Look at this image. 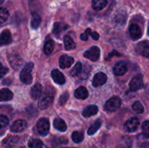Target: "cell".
Segmentation results:
<instances>
[{
	"label": "cell",
	"mask_w": 149,
	"mask_h": 148,
	"mask_svg": "<svg viewBox=\"0 0 149 148\" xmlns=\"http://www.w3.org/2000/svg\"><path fill=\"white\" fill-rule=\"evenodd\" d=\"M68 98H69V94H68V92L65 91V92H64L63 94L59 98L60 105H63V104H65V103L67 102V100H68Z\"/></svg>",
	"instance_id": "d590c367"
},
{
	"label": "cell",
	"mask_w": 149,
	"mask_h": 148,
	"mask_svg": "<svg viewBox=\"0 0 149 148\" xmlns=\"http://www.w3.org/2000/svg\"><path fill=\"white\" fill-rule=\"evenodd\" d=\"M68 28V26L67 25L64 24V23H60V22H56V23L54 24L53 26V33L56 36L58 35H60L61 33V32H63V30H66Z\"/></svg>",
	"instance_id": "cb8c5ba5"
},
{
	"label": "cell",
	"mask_w": 149,
	"mask_h": 148,
	"mask_svg": "<svg viewBox=\"0 0 149 148\" xmlns=\"http://www.w3.org/2000/svg\"><path fill=\"white\" fill-rule=\"evenodd\" d=\"M143 87V75L138 74L132 78L130 82V89L132 91H136Z\"/></svg>",
	"instance_id": "277c9868"
},
{
	"label": "cell",
	"mask_w": 149,
	"mask_h": 148,
	"mask_svg": "<svg viewBox=\"0 0 149 148\" xmlns=\"http://www.w3.org/2000/svg\"><path fill=\"white\" fill-rule=\"evenodd\" d=\"M29 148H49L39 139H32L29 142Z\"/></svg>",
	"instance_id": "d4e9b609"
},
{
	"label": "cell",
	"mask_w": 149,
	"mask_h": 148,
	"mask_svg": "<svg viewBox=\"0 0 149 148\" xmlns=\"http://www.w3.org/2000/svg\"><path fill=\"white\" fill-rule=\"evenodd\" d=\"M8 68L4 67L1 63H0V78H3L8 73Z\"/></svg>",
	"instance_id": "74e56055"
},
{
	"label": "cell",
	"mask_w": 149,
	"mask_h": 148,
	"mask_svg": "<svg viewBox=\"0 0 149 148\" xmlns=\"http://www.w3.org/2000/svg\"><path fill=\"white\" fill-rule=\"evenodd\" d=\"M33 62H29L26 64L23 68L20 74V79L23 84H30L33 81V77L31 75V71L33 69Z\"/></svg>",
	"instance_id": "7a4b0ae2"
},
{
	"label": "cell",
	"mask_w": 149,
	"mask_h": 148,
	"mask_svg": "<svg viewBox=\"0 0 149 148\" xmlns=\"http://www.w3.org/2000/svg\"><path fill=\"white\" fill-rule=\"evenodd\" d=\"M9 15V11L7 9L0 7V26L8 19Z\"/></svg>",
	"instance_id": "f546056e"
},
{
	"label": "cell",
	"mask_w": 149,
	"mask_h": 148,
	"mask_svg": "<svg viewBox=\"0 0 149 148\" xmlns=\"http://www.w3.org/2000/svg\"><path fill=\"white\" fill-rule=\"evenodd\" d=\"M20 148H25V147H20Z\"/></svg>",
	"instance_id": "ee69618b"
},
{
	"label": "cell",
	"mask_w": 149,
	"mask_h": 148,
	"mask_svg": "<svg viewBox=\"0 0 149 148\" xmlns=\"http://www.w3.org/2000/svg\"><path fill=\"white\" fill-rule=\"evenodd\" d=\"M88 91H87V88L84 86H79L74 91V96L77 99H79V100H84L88 97Z\"/></svg>",
	"instance_id": "d6986e66"
},
{
	"label": "cell",
	"mask_w": 149,
	"mask_h": 148,
	"mask_svg": "<svg viewBox=\"0 0 149 148\" xmlns=\"http://www.w3.org/2000/svg\"><path fill=\"white\" fill-rule=\"evenodd\" d=\"M41 22H42V18L40 16L36 13L33 14L31 19V26L32 28L33 29H37L39 26H40Z\"/></svg>",
	"instance_id": "4316f807"
},
{
	"label": "cell",
	"mask_w": 149,
	"mask_h": 148,
	"mask_svg": "<svg viewBox=\"0 0 149 148\" xmlns=\"http://www.w3.org/2000/svg\"><path fill=\"white\" fill-rule=\"evenodd\" d=\"M142 131L144 137L146 139H149V121L146 120L142 124Z\"/></svg>",
	"instance_id": "d6a6232c"
},
{
	"label": "cell",
	"mask_w": 149,
	"mask_h": 148,
	"mask_svg": "<svg viewBox=\"0 0 149 148\" xmlns=\"http://www.w3.org/2000/svg\"><path fill=\"white\" fill-rule=\"evenodd\" d=\"M100 55V48L97 46H92L90 49L86 51L84 53V56L87 59L93 61V62H96L99 59Z\"/></svg>",
	"instance_id": "8992f818"
},
{
	"label": "cell",
	"mask_w": 149,
	"mask_h": 148,
	"mask_svg": "<svg viewBox=\"0 0 149 148\" xmlns=\"http://www.w3.org/2000/svg\"><path fill=\"white\" fill-rule=\"evenodd\" d=\"M8 60L12 68L15 70L19 69L23 64V59L17 53L10 54L8 57Z\"/></svg>",
	"instance_id": "52a82bcc"
},
{
	"label": "cell",
	"mask_w": 149,
	"mask_h": 148,
	"mask_svg": "<svg viewBox=\"0 0 149 148\" xmlns=\"http://www.w3.org/2000/svg\"><path fill=\"white\" fill-rule=\"evenodd\" d=\"M136 51L143 57L149 58V41H143L138 43L136 46Z\"/></svg>",
	"instance_id": "ba28073f"
},
{
	"label": "cell",
	"mask_w": 149,
	"mask_h": 148,
	"mask_svg": "<svg viewBox=\"0 0 149 148\" xmlns=\"http://www.w3.org/2000/svg\"><path fill=\"white\" fill-rule=\"evenodd\" d=\"M132 109L137 113H143L144 111L143 106L142 105V104L139 101H137L135 103H133V104H132Z\"/></svg>",
	"instance_id": "836d02e7"
},
{
	"label": "cell",
	"mask_w": 149,
	"mask_h": 148,
	"mask_svg": "<svg viewBox=\"0 0 149 148\" xmlns=\"http://www.w3.org/2000/svg\"><path fill=\"white\" fill-rule=\"evenodd\" d=\"M91 148H96V147H91Z\"/></svg>",
	"instance_id": "7bdbcfd3"
},
{
	"label": "cell",
	"mask_w": 149,
	"mask_h": 148,
	"mask_svg": "<svg viewBox=\"0 0 149 148\" xmlns=\"http://www.w3.org/2000/svg\"><path fill=\"white\" fill-rule=\"evenodd\" d=\"M71 138H72V140L74 141V142L80 143L84 139V133L82 132L74 131L72 133V136H71Z\"/></svg>",
	"instance_id": "4dcf8cb0"
},
{
	"label": "cell",
	"mask_w": 149,
	"mask_h": 148,
	"mask_svg": "<svg viewBox=\"0 0 149 148\" xmlns=\"http://www.w3.org/2000/svg\"><path fill=\"white\" fill-rule=\"evenodd\" d=\"M98 112V107L96 105H89L83 110L82 115L84 117L89 118L96 115Z\"/></svg>",
	"instance_id": "ffe728a7"
},
{
	"label": "cell",
	"mask_w": 149,
	"mask_h": 148,
	"mask_svg": "<svg viewBox=\"0 0 149 148\" xmlns=\"http://www.w3.org/2000/svg\"><path fill=\"white\" fill-rule=\"evenodd\" d=\"M101 120H97L93 125H91L89 129L87 130V133L89 135H93L94 133H95L97 132V131L100 129V127L101 126Z\"/></svg>",
	"instance_id": "83f0119b"
},
{
	"label": "cell",
	"mask_w": 149,
	"mask_h": 148,
	"mask_svg": "<svg viewBox=\"0 0 149 148\" xmlns=\"http://www.w3.org/2000/svg\"><path fill=\"white\" fill-rule=\"evenodd\" d=\"M113 73L117 76L125 75L127 71V65L124 62H119L115 65L113 69Z\"/></svg>",
	"instance_id": "4fadbf2b"
},
{
	"label": "cell",
	"mask_w": 149,
	"mask_h": 148,
	"mask_svg": "<svg viewBox=\"0 0 149 148\" xmlns=\"http://www.w3.org/2000/svg\"><path fill=\"white\" fill-rule=\"evenodd\" d=\"M4 0H0V4H2V3L4 2Z\"/></svg>",
	"instance_id": "60d3db41"
},
{
	"label": "cell",
	"mask_w": 149,
	"mask_h": 148,
	"mask_svg": "<svg viewBox=\"0 0 149 148\" xmlns=\"http://www.w3.org/2000/svg\"><path fill=\"white\" fill-rule=\"evenodd\" d=\"M107 75L104 73H97L95 75L93 80V86L95 87H98L103 85L107 81Z\"/></svg>",
	"instance_id": "8fae6325"
},
{
	"label": "cell",
	"mask_w": 149,
	"mask_h": 148,
	"mask_svg": "<svg viewBox=\"0 0 149 148\" xmlns=\"http://www.w3.org/2000/svg\"><path fill=\"white\" fill-rule=\"evenodd\" d=\"M140 148H149V142L143 143L142 145H141V147Z\"/></svg>",
	"instance_id": "ab89813d"
},
{
	"label": "cell",
	"mask_w": 149,
	"mask_h": 148,
	"mask_svg": "<svg viewBox=\"0 0 149 148\" xmlns=\"http://www.w3.org/2000/svg\"><path fill=\"white\" fill-rule=\"evenodd\" d=\"M13 98V91H10L9 89L4 88L0 90V101L7 102L10 101Z\"/></svg>",
	"instance_id": "e0dca14e"
},
{
	"label": "cell",
	"mask_w": 149,
	"mask_h": 148,
	"mask_svg": "<svg viewBox=\"0 0 149 148\" xmlns=\"http://www.w3.org/2000/svg\"><path fill=\"white\" fill-rule=\"evenodd\" d=\"M49 126H50V125H49V120L46 118H42L38 120L36 129H37L39 134L45 136L49 133Z\"/></svg>",
	"instance_id": "5b68a950"
},
{
	"label": "cell",
	"mask_w": 149,
	"mask_h": 148,
	"mask_svg": "<svg viewBox=\"0 0 149 148\" xmlns=\"http://www.w3.org/2000/svg\"><path fill=\"white\" fill-rule=\"evenodd\" d=\"M129 32L130 37L133 40H138L142 36V31L139 26L137 24H132L129 28Z\"/></svg>",
	"instance_id": "5bb4252c"
},
{
	"label": "cell",
	"mask_w": 149,
	"mask_h": 148,
	"mask_svg": "<svg viewBox=\"0 0 149 148\" xmlns=\"http://www.w3.org/2000/svg\"><path fill=\"white\" fill-rule=\"evenodd\" d=\"M64 46L66 50H71L76 48V44L70 36H65L63 39Z\"/></svg>",
	"instance_id": "484cf974"
},
{
	"label": "cell",
	"mask_w": 149,
	"mask_h": 148,
	"mask_svg": "<svg viewBox=\"0 0 149 148\" xmlns=\"http://www.w3.org/2000/svg\"><path fill=\"white\" fill-rule=\"evenodd\" d=\"M42 93V86L40 84H36L30 91V95L33 100H36L40 97Z\"/></svg>",
	"instance_id": "ac0fdd59"
},
{
	"label": "cell",
	"mask_w": 149,
	"mask_h": 148,
	"mask_svg": "<svg viewBox=\"0 0 149 148\" xmlns=\"http://www.w3.org/2000/svg\"><path fill=\"white\" fill-rule=\"evenodd\" d=\"M9 118L4 115H0V129L7 127L9 125Z\"/></svg>",
	"instance_id": "e575fe53"
},
{
	"label": "cell",
	"mask_w": 149,
	"mask_h": 148,
	"mask_svg": "<svg viewBox=\"0 0 149 148\" xmlns=\"http://www.w3.org/2000/svg\"><path fill=\"white\" fill-rule=\"evenodd\" d=\"M53 126L55 129H58V131L61 132L65 131L67 129V126L65 124V121L63 119L60 118H56L53 120Z\"/></svg>",
	"instance_id": "44dd1931"
},
{
	"label": "cell",
	"mask_w": 149,
	"mask_h": 148,
	"mask_svg": "<svg viewBox=\"0 0 149 148\" xmlns=\"http://www.w3.org/2000/svg\"><path fill=\"white\" fill-rule=\"evenodd\" d=\"M91 33H92L91 29L87 28V30H85V32L80 36V39H81L82 41H87V39H88V36L91 34Z\"/></svg>",
	"instance_id": "8d00e7d4"
},
{
	"label": "cell",
	"mask_w": 149,
	"mask_h": 148,
	"mask_svg": "<svg viewBox=\"0 0 149 148\" xmlns=\"http://www.w3.org/2000/svg\"><path fill=\"white\" fill-rule=\"evenodd\" d=\"M90 36H91V37L93 38V39H94L95 41H97L98 40L99 37H100V36H99L98 33H97V32L94 31V32H92L91 34H90Z\"/></svg>",
	"instance_id": "f35d334b"
},
{
	"label": "cell",
	"mask_w": 149,
	"mask_h": 148,
	"mask_svg": "<svg viewBox=\"0 0 149 148\" xmlns=\"http://www.w3.org/2000/svg\"><path fill=\"white\" fill-rule=\"evenodd\" d=\"M26 128H27V123L26 120L20 119V120H17L13 122L10 127V130L15 133H20L24 131Z\"/></svg>",
	"instance_id": "9c48e42d"
},
{
	"label": "cell",
	"mask_w": 149,
	"mask_h": 148,
	"mask_svg": "<svg viewBox=\"0 0 149 148\" xmlns=\"http://www.w3.org/2000/svg\"><path fill=\"white\" fill-rule=\"evenodd\" d=\"M148 35H149V27H148Z\"/></svg>",
	"instance_id": "b9f144b4"
},
{
	"label": "cell",
	"mask_w": 149,
	"mask_h": 148,
	"mask_svg": "<svg viewBox=\"0 0 149 148\" xmlns=\"http://www.w3.org/2000/svg\"><path fill=\"white\" fill-rule=\"evenodd\" d=\"M108 0H93L92 6L95 10H101L107 6Z\"/></svg>",
	"instance_id": "603a6c76"
},
{
	"label": "cell",
	"mask_w": 149,
	"mask_h": 148,
	"mask_svg": "<svg viewBox=\"0 0 149 148\" xmlns=\"http://www.w3.org/2000/svg\"><path fill=\"white\" fill-rule=\"evenodd\" d=\"M12 42V35L9 30L5 29L0 33V46L7 45Z\"/></svg>",
	"instance_id": "9a60e30c"
},
{
	"label": "cell",
	"mask_w": 149,
	"mask_h": 148,
	"mask_svg": "<svg viewBox=\"0 0 149 148\" xmlns=\"http://www.w3.org/2000/svg\"><path fill=\"white\" fill-rule=\"evenodd\" d=\"M122 101L119 97H113L109 99L104 105V110L108 112H113L120 107Z\"/></svg>",
	"instance_id": "3957f363"
},
{
	"label": "cell",
	"mask_w": 149,
	"mask_h": 148,
	"mask_svg": "<svg viewBox=\"0 0 149 148\" xmlns=\"http://www.w3.org/2000/svg\"><path fill=\"white\" fill-rule=\"evenodd\" d=\"M63 148H68V147H63Z\"/></svg>",
	"instance_id": "f6af8a7d"
},
{
	"label": "cell",
	"mask_w": 149,
	"mask_h": 148,
	"mask_svg": "<svg viewBox=\"0 0 149 148\" xmlns=\"http://www.w3.org/2000/svg\"><path fill=\"white\" fill-rule=\"evenodd\" d=\"M74 58L71 56H68L67 55H63L61 56L59 59V65L61 68L65 69V68H69L71 65L74 63Z\"/></svg>",
	"instance_id": "7c38bea8"
},
{
	"label": "cell",
	"mask_w": 149,
	"mask_h": 148,
	"mask_svg": "<svg viewBox=\"0 0 149 148\" xmlns=\"http://www.w3.org/2000/svg\"><path fill=\"white\" fill-rule=\"evenodd\" d=\"M90 73H91V67L89 65H84V66H82V69L79 74V78L81 80L87 79L90 76Z\"/></svg>",
	"instance_id": "7402d4cb"
},
{
	"label": "cell",
	"mask_w": 149,
	"mask_h": 148,
	"mask_svg": "<svg viewBox=\"0 0 149 148\" xmlns=\"http://www.w3.org/2000/svg\"><path fill=\"white\" fill-rule=\"evenodd\" d=\"M81 69H82V65H81V62H77L75 65H74V68L71 69L70 74H71V76H76V75H79V74L81 72Z\"/></svg>",
	"instance_id": "1f68e13d"
},
{
	"label": "cell",
	"mask_w": 149,
	"mask_h": 148,
	"mask_svg": "<svg viewBox=\"0 0 149 148\" xmlns=\"http://www.w3.org/2000/svg\"><path fill=\"white\" fill-rule=\"evenodd\" d=\"M51 76L56 84H60V85H63V84H65V76L58 69H54L51 72Z\"/></svg>",
	"instance_id": "2e32d148"
},
{
	"label": "cell",
	"mask_w": 149,
	"mask_h": 148,
	"mask_svg": "<svg viewBox=\"0 0 149 148\" xmlns=\"http://www.w3.org/2000/svg\"><path fill=\"white\" fill-rule=\"evenodd\" d=\"M55 90L53 87L47 86L45 88V91H42L40 97L39 99L38 106L42 110L47 109L53 102L55 97Z\"/></svg>",
	"instance_id": "6da1fadb"
},
{
	"label": "cell",
	"mask_w": 149,
	"mask_h": 148,
	"mask_svg": "<svg viewBox=\"0 0 149 148\" xmlns=\"http://www.w3.org/2000/svg\"><path fill=\"white\" fill-rule=\"evenodd\" d=\"M54 49V42L52 40H48L44 45V52L47 55L52 54Z\"/></svg>",
	"instance_id": "f1b7e54d"
},
{
	"label": "cell",
	"mask_w": 149,
	"mask_h": 148,
	"mask_svg": "<svg viewBox=\"0 0 149 148\" xmlns=\"http://www.w3.org/2000/svg\"><path fill=\"white\" fill-rule=\"evenodd\" d=\"M139 124L140 121L137 118H131L127 120L125 127L128 132H135L138 129Z\"/></svg>",
	"instance_id": "30bf717a"
}]
</instances>
